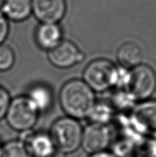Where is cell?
I'll return each mask as SVG.
<instances>
[{
    "mask_svg": "<svg viewBox=\"0 0 156 157\" xmlns=\"http://www.w3.org/2000/svg\"><path fill=\"white\" fill-rule=\"evenodd\" d=\"M94 91L82 80L73 79L64 84L60 92V104L70 117H88L96 104Z\"/></svg>",
    "mask_w": 156,
    "mask_h": 157,
    "instance_id": "cell-1",
    "label": "cell"
},
{
    "mask_svg": "<svg viewBox=\"0 0 156 157\" xmlns=\"http://www.w3.org/2000/svg\"><path fill=\"white\" fill-rule=\"evenodd\" d=\"M83 130L77 120L66 117L54 123L50 135L56 150L67 154L75 152L81 146Z\"/></svg>",
    "mask_w": 156,
    "mask_h": 157,
    "instance_id": "cell-2",
    "label": "cell"
},
{
    "mask_svg": "<svg viewBox=\"0 0 156 157\" xmlns=\"http://www.w3.org/2000/svg\"><path fill=\"white\" fill-rule=\"evenodd\" d=\"M39 112L28 97L11 101L6 117L9 125L16 131H29L36 124Z\"/></svg>",
    "mask_w": 156,
    "mask_h": 157,
    "instance_id": "cell-3",
    "label": "cell"
},
{
    "mask_svg": "<svg viewBox=\"0 0 156 157\" xmlns=\"http://www.w3.org/2000/svg\"><path fill=\"white\" fill-rule=\"evenodd\" d=\"M116 67L106 59H96L86 67L83 81L93 90L103 92L114 86Z\"/></svg>",
    "mask_w": 156,
    "mask_h": 157,
    "instance_id": "cell-4",
    "label": "cell"
},
{
    "mask_svg": "<svg viewBox=\"0 0 156 157\" xmlns=\"http://www.w3.org/2000/svg\"><path fill=\"white\" fill-rule=\"evenodd\" d=\"M156 89V75L149 66L139 64L130 70L126 90L136 101L150 98Z\"/></svg>",
    "mask_w": 156,
    "mask_h": 157,
    "instance_id": "cell-5",
    "label": "cell"
},
{
    "mask_svg": "<svg viewBox=\"0 0 156 157\" xmlns=\"http://www.w3.org/2000/svg\"><path fill=\"white\" fill-rule=\"evenodd\" d=\"M112 140V134L106 125L91 123L83 130L81 146L89 154L105 151Z\"/></svg>",
    "mask_w": 156,
    "mask_h": 157,
    "instance_id": "cell-6",
    "label": "cell"
},
{
    "mask_svg": "<svg viewBox=\"0 0 156 157\" xmlns=\"http://www.w3.org/2000/svg\"><path fill=\"white\" fill-rule=\"evenodd\" d=\"M50 62L58 68H70L84 59V55L77 46L68 40H62L47 54Z\"/></svg>",
    "mask_w": 156,
    "mask_h": 157,
    "instance_id": "cell-7",
    "label": "cell"
},
{
    "mask_svg": "<svg viewBox=\"0 0 156 157\" xmlns=\"http://www.w3.org/2000/svg\"><path fill=\"white\" fill-rule=\"evenodd\" d=\"M32 12L41 23L58 24L65 15V0H32Z\"/></svg>",
    "mask_w": 156,
    "mask_h": 157,
    "instance_id": "cell-8",
    "label": "cell"
},
{
    "mask_svg": "<svg viewBox=\"0 0 156 157\" xmlns=\"http://www.w3.org/2000/svg\"><path fill=\"white\" fill-rule=\"evenodd\" d=\"M132 127L143 133H156V101L145 102L133 109Z\"/></svg>",
    "mask_w": 156,
    "mask_h": 157,
    "instance_id": "cell-9",
    "label": "cell"
},
{
    "mask_svg": "<svg viewBox=\"0 0 156 157\" xmlns=\"http://www.w3.org/2000/svg\"><path fill=\"white\" fill-rule=\"evenodd\" d=\"M27 136L21 140L25 144L32 157H47L56 151L54 141L48 133H29L25 132Z\"/></svg>",
    "mask_w": 156,
    "mask_h": 157,
    "instance_id": "cell-10",
    "label": "cell"
},
{
    "mask_svg": "<svg viewBox=\"0 0 156 157\" xmlns=\"http://www.w3.org/2000/svg\"><path fill=\"white\" fill-rule=\"evenodd\" d=\"M37 44L43 50L49 52L62 41V31L55 23H41L35 32Z\"/></svg>",
    "mask_w": 156,
    "mask_h": 157,
    "instance_id": "cell-11",
    "label": "cell"
},
{
    "mask_svg": "<svg viewBox=\"0 0 156 157\" xmlns=\"http://www.w3.org/2000/svg\"><path fill=\"white\" fill-rule=\"evenodd\" d=\"M142 58V48L135 42H125L118 49V61L122 67L127 69H132L141 64Z\"/></svg>",
    "mask_w": 156,
    "mask_h": 157,
    "instance_id": "cell-12",
    "label": "cell"
},
{
    "mask_svg": "<svg viewBox=\"0 0 156 157\" xmlns=\"http://www.w3.org/2000/svg\"><path fill=\"white\" fill-rule=\"evenodd\" d=\"M2 13L9 19L21 21L27 19L32 12V0H6Z\"/></svg>",
    "mask_w": 156,
    "mask_h": 157,
    "instance_id": "cell-13",
    "label": "cell"
},
{
    "mask_svg": "<svg viewBox=\"0 0 156 157\" xmlns=\"http://www.w3.org/2000/svg\"><path fill=\"white\" fill-rule=\"evenodd\" d=\"M28 98L35 106L38 112L49 110L53 104V93L50 88L44 84H38L29 90Z\"/></svg>",
    "mask_w": 156,
    "mask_h": 157,
    "instance_id": "cell-14",
    "label": "cell"
},
{
    "mask_svg": "<svg viewBox=\"0 0 156 157\" xmlns=\"http://www.w3.org/2000/svg\"><path fill=\"white\" fill-rule=\"evenodd\" d=\"M113 113L114 109L111 104L105 102H96L87 118L93 124L106 125L113 118Z\"/></svg>",
    "mask_w": 156,
    "mask_h": 157,
    "instance_id": "cell-15",
    "label": "cell"
},
{
    "mask_svg": "<svg viewBox=\"0 0 156 157\" xmlns=\"http://www.w3.org/2000/svg\"><path fill=\"white\" fill-rule=\"evenodd\" d=\"M0 157H32V156L23 141L13 140L2 147Z\"/></svg>",
    "mask_w": 156,
    "mask_h": 157,
    "instance_id": "cell-16",
    "label": "cell"
},
{
    "mask_svg": "<svg viewBox=\"0 0 156 157\" xmlns=\"http://www.w3.org/2000/svg\"><path fill=\"white\" fill-rule=\"evenodd\" d=\"M133 98L125 90H118L112 98L111 106L114 110H125L134 102Z\"/></svg>",
    "mask_w": 156,
    "mask_h": 157,
    "instance_id": "cell-17",
    "label": "cell"
},
{
    "mask_svg": "<svg viewBox=\"0 0 156 157\" xmlns=\"http://www.w3.org/2000/svg\"><path fill=\"white\" fill-rule=\"evenodd\" d=\"M15 61L13 50L9 46L0 45V71H6L12 67Z\"/></svg>",
    "mask_w": 156,
    "mask_h": 157,
    "instance_id": "cell-18",
    "label": "cell"
},
{
    "mask_svg": "<svg viewBox=\"0 0 156 157\" xmlns=\"http://www.w3.org/2000/svg\"><path fill=\"white\" fill-rule=\"evenodd\" d=\"M11 99L9 92L2 87H0V121L5 117L10 104Z\"/></svg>",
    "mask_w": 156,
    "mask_h": 157,
    "instance_id": "cell-19",
    "label": "cell"
},
{
    "mask_svg": "<svg viewBox=\"0 0 156 157\" xmlns=\"http://www.w3.org/2000/svg\"><path fill=\"white\" fill-rule=\"evenodd\" d=\"M9 26L7 18L2 12H0V45L2 44L9 34Z\"/></svg>",
    "mask_w": 156,
    "mask_h": 157,
    "instance_id": "cell-20",
    "label": "cell"
},
{
    "mask_svg": "<svg viewBox=\"0 0 156 157\" xmlns=\"http://www.w3.org/2000/svg\"><path fill=\"white\" fill-rule=\"evenodd\" d=\"M89 157H116L113 154V153H108L106 151L99 152V153H93V154H90Z\"/></svg>",
    "mask_w": 156,
    "mask_h": 157,
    "instance_id": "cell-21",
    "label": "cell"
},
{
    "mask_svg": "<svg viewBox=\"0 0 156 157\" xmlns=\"http://www.w3.org/2000/svg\"><path fill=\"white\" fill-rule=\"evenodd\" d=\"M47 157H65V154L63 153H61V152L58 151V150H57L54 153H52L51 155H50V156H47Z\"/></svg>",
    "mask_w": 156,
    "mask_h": 157,
    "instance_id": "cell-22",
    "label": "cell"
},
{
    "mask_svg": "<svg viewBox=\"0 0 156 157\" xmlns=\"http://www.w3.org/2000/svg\"><path fill=\"white\" fill-rule=\"evenodd\" d=\"M5 2H6V0H0V7H2L3 6Z\"/></svg>",
    "mask_w": 156,
    "mask_h": 157,
    "instance_id": "cell-23",
    "label": "cell"
},
{
    "mask_svg": "<svg viewBox=\"0 0 156 157\" xmlns=\"http://www.w3.org/2000/svg\"><path fill=\"white\" fill-rule=\"evenodd\" d=\"M1 148H2V146L0 145V150H1Z\"/></svg>",
    "mask_w": 156,
    "mask_h": 157,
    "instance_id": "cell-24",
    "label": "cell"
}]
</instances>
